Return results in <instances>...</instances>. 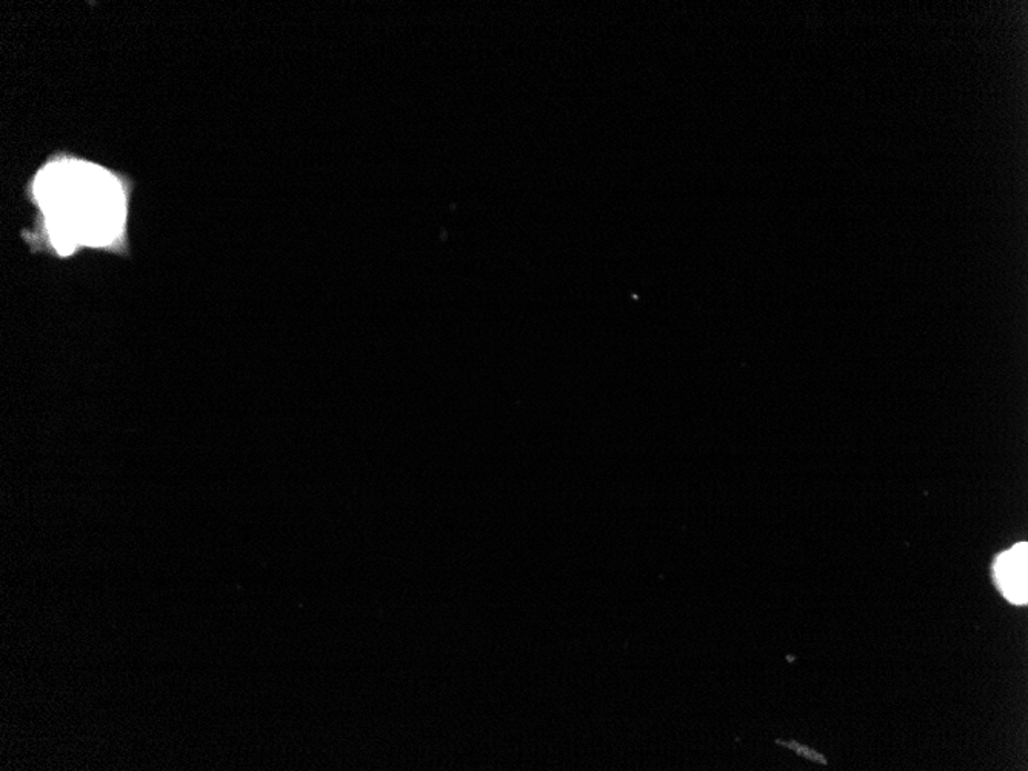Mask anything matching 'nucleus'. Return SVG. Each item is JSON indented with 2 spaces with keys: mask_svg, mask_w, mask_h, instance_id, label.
<instances>
[{
  "mask_svg": "<svg viewBox=\"0 0 1028 771\" xmlns=\"http://www.w3.org/2000/svg\"><path fill=\"white\" fill-rule=\"evenodd\" d=\"M996 580L1004 596L1018 606L1027 604V544L1000 554L995 567Z\"/></svg>",
  "mask_w": 1028,
  "mask_h": 771,
  "instance_id": "f257e3e1",
  "label": "nucleus"
}]
</instances>
